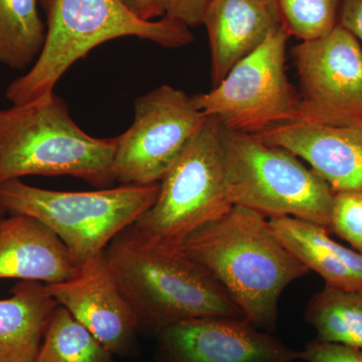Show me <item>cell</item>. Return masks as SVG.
<instances>
[{"label":"cell","instance_id":"5b68a950","mask_svg":"<svg viewBox=\"0 0 362 362\" xmlns=\"http://www.w3.org/2000/svg\"><path fill=\"white\" fill-rule=\"evenodd\" d=\"M117 141L85 133L65 102L52 94L21 106L0 132V183L28 175H70L99 187L111 185Z\"/></svg>","mask_w":362,"mask_h":362},{"label":"cell","instance_id":"9a60e30c","mask_svg":"<svg viewBox=\"0 0 362 362\" xmlns=\"http://www.w3.org/2000/svg\"><path fill=\"white\" fill-rule=\"evenodd\" d=\"M77 270L63 242L40 221L20 214L0 218V279L49 285Z\"/></svg>","mask_w":362,"mask_h":362},{"label":"cell","instance_id":"ac0fdd59","mask_svg":"<svg viewBox=\"0 0 362 362\" xmlns=\"http://www.w3.org/2000/svg\"><path fill=\"white\" fill-rule=\"evenodd\" d=\"M304 316L317 340L362 350V290L325 287L309 300Z\"/></svg>","mask_w":362,"mask_h":362},{"label":"cell","instance_id":"603a6c76","mask_svg":"<svg viewBox=\"0 0 362 362\" xmlns=\"http://www.w3.org/2000/svg\"><path fill=\"white\" fill-rule=\"evenodd\" d=\"M300 359L307 362H362V350L315 338L300 351Z\"/></svg>","mask_w":362,"mask_h":362},{"label":"cell","instance_id":"9c48e42d","mask_svg":"<svg viewBox=\"0 0 362 362\" xmlns=\"http://www.w3.org/2000/svg\"><path fill=\"white\" fill-rule=\"evenodd\" d=\"M206 119L194 96L171 86L137 98L132 125L117 136L114 180L158 185Z\"/></svg>","mask_w":362,"mask_h":362},{"label":"cell","instance_id":"44dd1931","mask_svg":"<svg viewBox=\"0 0 362 362\" xmlns=\"http://www.w3.org/2000/svg\"><path fill=\"white\" fill-rule=\"evenodd\" d=\"M283 23L300 40L318 39L338 25L340 0H278Z\"/></svg>","mask_w":362,"mask_h":362},{"label":"cell","instance_id":"3957f363","mask_svg":"<svg viewBox=\"0 0 362 362\" xmlns=\"http://www.w3.org/2000/svg\"><path fill=\"white\" fill-rule=\"evenodd\" d=\"M104 252L139 325L157 334L190 319L245 318L225 288L180 252L146 247L120 233Z\"/></svg>","mask_w":362,"mask_h":362},{"label":"cell","instance_id":"f1b7e54d","mask_svg":"<svg viewBox=\"0 0 362 362\" xmlns=\"http://www.w3.org/2000/svg\"></svg>","mask_w":362,"mask_h":362},{"label":"cell","instance_id":"ffe728a7","mask_svg":"<svg viewBox=\"0 0 362 362\" xmlns=\"http://www.w3.org/2000/svg\"><path fill=\"white\" fill-rule=\"evenodd\" d=\"M112 356L82 323L58 305L33 362H113Z\"/></svg>","mask_w":362,"mask_h":362},{"label":"cell","instance_id":"7c38bea8","mask_svg":"<svg viewBox=\"0 0 362 362\" xmlns=\"http://www.w3.org/2000/svg\"><path fill=\"white\" fill-rule=\"evenodd\" d=\"M47 289L112 354L129 350L139 322L119 289L104 252L78 266L68 280L47 285Z\"/></svg>","mask_w":362,"mask_h":362},{"label":"cell","instance_id":"6da1fadb","mask_svg":"<svg viewBox=\"0 0 362 362\" xmlns=\"http://www.w3.org/2000/svg\"><path fill=\"white\" fill-rule=\"evenodd\" d=\"M177 251L204 267L245 319L267 331L275 329L283 291L310 273L276 237L267 216L242 206L195 230Z\"/></svg>","mask_w":362,"mask_h":362},{"label":"cell","instance_id":"484cf974","mask_svg":"<svg viewBox=\"0 0 362 362\" xmlns=\"http://www.w3.org/2000/svg\"><path fill=\"white\" fill-rule=\"evenodd\" d=\"M136 18L145 21L163 18L168 11V0H121Z\"/></svg>","mask_w":362,"mask_h":362},{"label":"cell","instance_id":"8fae6325","mask_svg":"<svg viewBox=\"0 0 362 362\" xmlns=\"http://www.w3.org/2000/svg\"><path fill=\"white\" fill-rule=\"evenodd\" d=\"M300 351L245 318L206 317L158 333V362H294Z\"/></svg>","mask_w":362,"mask_h":362},{"label":"cell","instance_id":"30bf717a","mask_svg":"<svg viewBox=\"0 0 362 362\" xmlns=\"http://www.w3.org/2000/svg\"><path fill=\"white\" fill-rule=\"evenodd\" d=\"M299 76L301 122L362 128V49L339 23L292 51Z\"/></svg>","mask_w":362,"mask_h":362},{"label":"cell","instance_id":"d4e9b609","mask_svg":"<svg viewBox=\"0 0 362 362\" xmlns=\"http://www.w3.org/2000/svg\"><path fill=\"white\" fill-rule=\"evenodd\" d=\"M338 23L362 40V0H340Z\"/></svg>","mask_w":362,"mask_h":362},{"label":"cell","instance_id":"7402d4cb","mask_svg":"<svg viewBox=\"0 0 362 362\" xmlns=\"http://www.w3.org/2000/svg\"><path fill=\"white\" fill-rule=\"evenodd\" d=\"M330 233L346 240L362 254V192H334Z\"/></svg>","mask_w":362,"mask_h":362},{"label":"cell","instance_id":"277c9868","mask_svg":"<svg viewBox=\"0 0 362 362\" xmlns=\"http://www.w3.org/2000/svg\"><path fill=\"white\" fill-rule=\"evenodd\" d=\"M233 206L223 164V127L206 117L159 182L153 206L122 233L144 246L175 252L192 233Z\"/></svg>","mask_w":362,"mask_h":362},{"label":"cell","instance_id":"5bb4252c","mask_svg":"<svg viewBox=\"0 0 362 362\" xmlns=\"http://www.w3.org/2000/svg\"><path fill=\"white\" fill-rule=\"evenodd\" d=\"M216 86L284 26L278 0H211L204 13Z\"/></svg>","mask_w":362,"mask_h":362},{"label":"cell","instance_id":"83f0119b","mask_svg":"<svg viewBox=\"0 0 362 362\" xmlns=\"http://www.w3.org/2000/svg\"><path fill=\"white\" fill-rule=\"evenodd\" d=\"M361 129H362V128H361Z\"/></svg>","mask_w":362,"mask_h":362},{"label":"cell","instance_id":"4fadbf2b","mask_svg":"<svg viewBox=\"0 0 362 362\" xmlns=\"http://www.w3.org/2000/svg\"><path fill=\"white\" fill-rule=\"evenodd\" d=\"M258 136L303 159L333 192H362L361 128L296 122Z\"/></svg>","mask_w":362,"mask_h":362},{"label":"cell","instance_id":"e0dca14e","mask_svg":"<svg viewBox=\"0 0 362 362\" xmlns=\"http://www.w3.org/2000/svg\"><path fill=\"white\" fill-rule=\"evenodd\" d=\"M58 305L47 285L35 281H21L0 300V362L35 361Z\"/></svg>","mask_w":362,"mask_h":362},{"label":"cell","instance_id":"4316f807","mask_svg":"<svg viewBox=\"0 0 362 362\" xmlns=\"http://www.w3.org/2000/svg\"><path fill=\"white\" fill-rule=\"evenodd\" d=\"M21 106H13L11 108L7 109V110H0V132L9 125L18 112H20Z\"/></svg>","mask_w":362,"mask_h":362},{"label":"cell","instance_id":"2e32d148","mask_svg":"<svg viewBox=\"0 0 362 362\" xmlns=\"http://www.w3.org/2000/svg\"><path fill=\"white\" fill-rule=\"evenodd\" d=\"M272 230L293 256L322 277L325 287L362 290V254L330 238L322 226L291 216L269 218Z\"/></svg>","mask_w":362,"mask_h":362},{"label":"cell","instance_id":"52a82bcc","mask_svg":"<svg viewBox=\"0 0 362 362\" xmlns=\"http://www.w3.org/2000/svg\"><path fill=\"white\" fill-rule=\"evenodd\" d=\"M223 149L233 206L249 207L268 218L291 216L330 233L334 192L296 156L267 144L258 135L223 128Z\"/></svg>","mask_w":362,"mask_h":362},{"label":"cell","instance_id":"cb8c5ba5","mask_svg":"<svg viewBox=\"0 0 362 362\" xmlns=\"http://www.w3.org/2000/svg\"><path fill=\"white\" fill-rule=\"evenodd\" d=\"M211 0H168L164 18L192 28L202 25L204 13Z\"/></svg>","mask_w":362,"mask_h":362},{"label":"cell","instance_id":"7a4b0ae2","mask_svg":"<svg viewBox=\"0 0 362 362\" xmlns=\"http://www.w3.org/2000/svg\"><path fill=\"white\" fill-rule=\"evenodd\" d=\"M47 16L42 52L21 77L7 87L13 106H23L54 94V88L78 59L104 42L134 37L168 49L194 40L188 26L163 18L145 21L131 13L121 0H39Z\"/></svg>","mask_w":362,"mask_h":362},{"label":"cell","instance_id":"ba28073f","mask_svg":"<svg viewBox=\"0 0 362 362\" xmlns=\"http://www.w3.org/2000/svg\"><path fill=\"white\" fill-rule=\"evenodd\" d=\"M290 37L285 25L273 33L209 92L194 96L197 108L223 129L244 134L301 122L300 97L286 74Z\"/></svg>","mask_w":362,"mask_h":362},{"label":"cell","instance_id":"8992f818","mask_svg":"<svg viewBox=\"0 0 362 362\" xmlns=\"http://www.w3.org/2000/svg\"><path fill=\"white\" fill-rule=\"evenodd\" d=\"M158 194L159 183L59 192L13 180L0 183V209L40 221L63 242L78 267L103 252L153 206Z\"/></svg>","mask_w":362,"mask_h":362},{"label":"cell","instance_id":"d6986e66","mask_svg":"<svg viewBox=\"0 0 362 362\" xmlns=\"http://www.w3.org/2000/svg\"><path fill=\"white\" fill-rule=\"evenodd\" d=\"M39 0H0V64L16 70L33 65L45 42Z\"/></svg>","mask_w":362,"mask_h":362}]
</instances>
